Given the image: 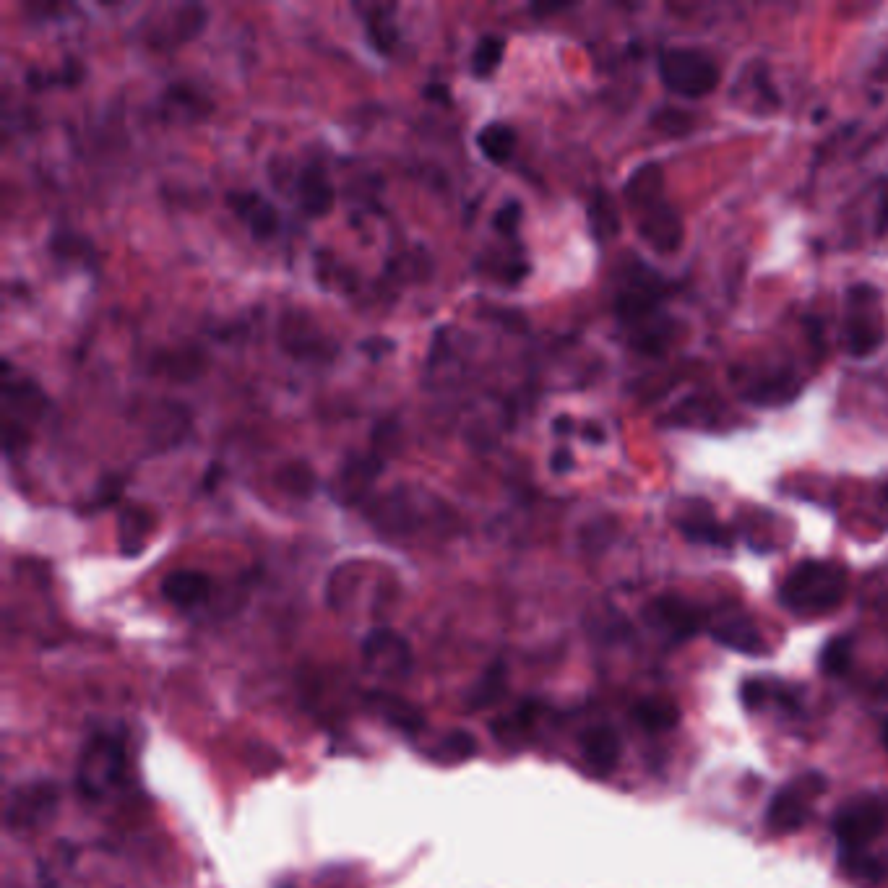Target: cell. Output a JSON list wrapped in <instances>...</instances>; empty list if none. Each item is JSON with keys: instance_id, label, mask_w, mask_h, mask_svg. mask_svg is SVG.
Segmentation results:
<instances>
[{"instance_id": "cell-14", "label": "cell", "mask_w": 888, "mask_h": 888, "mask_svg": "<svg viewBox=\"0 0 888 888\" xmlns=\"http://www.w3.org/2000/svg\"><path fill=\"white\" fill-rule=\"evenodd\" d=\"M646 618H649V623L672 633L675 639H688L704 625V610L688 602V599L665 594V597H657L652 605L646 607Z\"/></svg>"}, {"instance_id": "cell-27", "label": "cell", "mask_w": 888, "mask_h": 888, "mask_svg": "<svg viewBox=\"0 0 888 888\" xmlns=\"http://www.w3.org/2000/svg\"><path fill=\"white\" fill-rule=\"evenodd\" d=\"M633 719L649 732H667L680 722V709L667 698H641L633 706Z\"/></svg>"}, {"instance_id": "cell-22", "label": "cell", "mask_w": 888, "mask_h": 888, "mask_svg": "<svg viewBox=\"0 0 888 888\" xmlns=\"http://www.w3.org/2000/svg\"><path fill=\"white\" fill-rule=\"evenodd\" d=\"M797 391H800V383L795 381V375L764 373L745 389V399L753 404H764V407H777V404L792 402Z\"/></svg>"}, {"instance_id": "cell-26", "label": "cell", "mask_w": 888, "mask_h": 888, "mask_svg": "<svg viewBox=\"0 0 888 888\" xmlns=\"http://www.w3.org/2000/svg\"><path fill=\"white\" fill-rule=\"evenodd\" d=\"M506 683H508V670H506V662L503 659H495L493 665L487 667L482 672V678L477 680L472 691L467 696V709L469 711H480L487 709V706H493L503 693H506Z\"/></svg>"}, {"instance_id": "cell-39", "label": "cell", "mask_w": 888, "mask_h": 888, "mask_svg": "<svg viewBox=\"0 0 888 888\" xmlns=\"http://www.w3.org/2000/svg\"><path fill=\"white\" fill-rule=\"evenodd\" d=\"M573 467V461H571V454H568V451H558V454H555V459H553V469L555 472H568V469Z\"/></svg>"}, {"instance_id": "cell-28", "label": "cell", "mask_w": 888, "mask_h": 888, "mask_svg": "<svg viewBox=\"0 0 888 888\" xmlns=\"http://www.w3.org/2000/svg\"><path fill=\"white\" fill-rule=\"evenodd\" d=\"M152 529V514L141 506L125 508L120 514V547L125 555H139Z\"/></svg>"}, {"instance_id": "cell-37", "label": "cell", "mask_w": 888, "mask_h": 888, "mask_svg": "<svg viewBox=\"0 0 888 888\" xmlns=\"http://www.w3.org/2000/svg\"><path fill=\"white\" fill-rule=\"evenodd\" d=\"M875 232L888 237V180L883 183L881 196H878V211H875Z\"/></svg>"}, {"instance_id": "cell-20", "label": "cell", "mask_w": 888, "mask_h": 888, "mask_svg": "<svg viewBox=\"0 0 888 888\" xmlns=\"http://www.w3.org/2000/svg\"><path fill=\"white\" fill-rule=\"evenodd\" d=\"M711 636L727 649L743 654H761L764 652V639L756 625L750 623L743 615H727L719 623L711 625Z\"/></svg>"}, {"instance_id": "cell-36", "label": "cell", "mask_w": 888, "mask_h": 888, "mask_svg": "<svg viewBox=\"0 0 888 888\" xmlns=\"http://www.w3.org/2000/svg\"><path fill=\"white\" fill-rule=\"evenodd\" d=\"M519 222H521V204H519V201H506V204H503L498 211H495V217H493L495 230L503 232V235H514L516 227H519Z\"/></svg>"}, {"instance_id": "cell-31", "label": "cell", "mask_w": 888, "mask_h": 888, "mask_svg": "<svg viewBox=\"0 0 888 888\" xmlns=\"http://www.w3.org/2000/svg\"><path fill=\"white\" fill-rule=\"evenodd\" d=\"M503 53H506V40L500 37V34H485L480 37V42L474 45V53H472V73L474 76H490L495 73V68L500 66V60H503Z\"/></svg>"}, {"instance_id": "cell-34", "label": "cell", "mask_w": 888, "mask_h": 888, "mask_svg": "<svg viewBox=\"0 0 888 888\" xmlns=\"http://www.w3.org/2000/svg\"><path fill=\"white\" fill-rule=\"evenodd\" d=\"M852 662V641L849 639H834L829 644L823 646V654H821V667L829 675H842L844 670L849 667Z\"/></svg>"}, {"instance_id": "cell-3", "label": "cell", "mask_w": 888, "mask_h": 888, "mask_svg": "<svg viewBox=\"0 0 888 888\" xmlns=\"http://www.w3.org/2000/svg\"><path fill=\"white\" fill-rule=\"evenodd\" d=\"M847 594V571L829 560H805L784 579L779 589L782 605L800 615H823L842 605Z\"/></svg>"}, {"instance_id": "cell-11", "label": "cell", "mask_w": 888, "mask_h": 888, "mask_svg": "<svg viewBox=\"0 0 888 888\" xmlns=\"http://www.w3.org/2000/svg\"><path fill=\"white\" fill-rule=\"evenodd\" d=\"M362 659L375 675L399 680L407 678L415 665L409 644L391 628H375L368 633V639L362 641Z\"/></svg>"}, {"instance_id": "cell-1", "label": "cell", "mask_w": 888, "mask_h": 888, "mask_svg": "<svg viewBox=\"0 0 888 888\" xmlns=\"http://www.w3.org/2000/svg\"><path fill=\"white\" fill-rule=\"evenodd\" d=\"M667 287L649 266L636 264L625 277L615 297V316L631 331L633 344L644 352H662L670 339V323L665 321L662 300Z\"/></svg>"}, {"instance_id": "cell-15", "label": "cell", "mask_w": 888, "mask_h": 888, "mask_svg": "<svg viewBox=\"0 0 888 888\" xmlns=\"http://www.w3.org/2000/svg\"><path fill=\"white\" fill-rule=\"evenodd\" d=\"M834 831L844 852H862L865 844L873 842L875 836L883 831V813L873 805L844 810V813L836 816Z\"/></svg>"}, {"instance_id": "cell-2", "label": "cell", "mask_w": 888, "mask_h": 888, "mask_svg": "<svg viewBox=\"0 0 888 888\" xmlns=\"http://www.w3.org/2000/svg\"><path fill=\"white\" fill-rule=\"evenodd\" d=\"M625 198L646 243L659 253H675L683 243V222L665 198L662 167L649 162L633 172L631 180L625 183Z\"/></svg>"}, {"instance_id": "cell-41", "label": "cell", "mask_w": 888, "mask_h": 888, "mask_svg": "<svg viewBox=\"0 0 888 888\" xmlns=\"http://www.w3.org/2000/svg\"><path fill=\"white\" fill-rule=\"evenodd\" d=\"M883 745H886V750H888V724H886V730H883Z\"/></svg>"}, {"instance_id": "cell-10", "label": "cell", "mask_w": 888, "mask_h": 888, "mask_svg": "<svg viewBox=\"0 0 888 888\" xmlns=\"http://www.w3.org/2000/svg\"><path fill=\"white\" fill-rule=\"evenodd\" d=\"M279 344L287 355L308 362H326L336 355V344L331 342L326 331L318 329V323L305 313L287 310L279 321Z\"/></svg>"}, {"instance_id": "cell-12", "label": "cell", "mask_w": 888, "mask_h": 888, "mask_svg": "<svg viewBox=\"0 0 888 888\" xmlns=\"http://www.w3.org/2000/svg\"><path fill=\"white\" fill-rule=\"evenodd\" d=\"M206 24V8L196 3H183V6L170 8L165 19L157 21L152 32H146L144 42L154 50H172V47L185 45L193 40Z\"/></svg>"}, {"instance_id": "cell-18", "label": "cell", "mask_w": 888, "mask_h": 888, "mask_svg": "<svg viewBox=\"0 0 888 888\" xmlns=\"http://www.w3.org/2000/svg\"><path fill=\"white\" fill-rule=\"evenodd\" d=\"M211 592V579L206 573L193 571V568H180V571H172L165 581H162V594L170 605L180 607V610H191V607L201 605Z\"/></svg>"}, {"instance_id": "cell-32", "label": "cell", "mask_w": 888, "mask_h": 888, "mask_svg": "<svg viewBox=\"0 0 888 888\" xmlns=\"http://www.w3.org/2000/svg\"><path fill=\"white\" fill-rule=\"evenodd\" d=\"M162 105H165L167 115H172L175 107H178L180 118L193 120L206 115V105H209V102H206L198 92H193L191 86H170L165 92V99H162Z\"/></svg>"}, {"instance_id": "cell-25", "label": "cell", "mask_w": 888, "mask_h": 888, "mask_svg": "<svg viewBox=\"0 0 888 888\" xmlns=\"http://www.w3.org/2000/svg\"><path fill=\"white\" fill-rule=\"evenodd\" d=\"M477 149L482 157L493 165H506L508 159L514 157L516 149V131L506 123H487L477 133Z\"/></svg>"}, {"instance_id": "cell-29", "label": "cell", "mask_w": 888, "mask_h": 888, "mask_svg": "<svg viewBox=\"0 0 888 888\" xmlns=\"http://www.w3.org/2000/svg\"><path fill=\"white\" fill-rule=\"evenodd\" d=\"M154 370L170 381H193L204 370V357L196 349L188 352H162L154 357Z\"/></svg>"}, {"instance_id": "cell-4", "label": "cell", "mask_w": 888, "mask_h": 888, "mask_svg": "<svg viewBox=\"0 0 888 888\" xmlns=\"http://www.w3.org/2000/svg\"><path fill=\"white\" fill-rule=\"evenodd\" d=\"M128 779V748L120 735L97 732L81 750L76 787L89 803H102Z\"/></svg>"}, {"instance_id": "cell-17", "label": "cell", "mask_w": 888, "mask_h": 888, "mask_svg": "<svg viewBox=\"0 0 888 888\" xmlns=\"http://www.w3.org/2000/svg\"><path fill=\"white\" fill-rule=\"evenodd\" d=\"M365 706H368L373 714L389 722L396 730L407 732V735H415V732L425 730V717L417 706H412L407 698L394 696V693L386 691H368L365 693Z\"/></svg>"}, {"instance_id": "cell-24", "label": "cell", "mask_w": 888, "mask_h": 888, "mask_svg": "<svg viewBox=\"0 0 888 888\" xmlns=\"http://www.w3.org/2000/svg\"><path fill=\"white\" fill-rule=\"evenodd\" d=\"M271 482L277 490H282L284 495H292V498H308L313 490H316V472L310 467L308 461L303 459H290L282 461L274 474H271Z\"/></svg>"}, {"instance_id": "cell-21", "label": "cell", "mask_w": 888, "mask_h": 888, "mask_svg": "<svg viewBox=\"0 0 888 888\" xmlns=\"http://www.w3.org/2000/svg\"><path fill=\"white\" fill-rule=\"evenodd\" d=\"M808 808V797H805V792L797 790V787L777 792V797L771 800L769 808V826L774 831H782V834L797 831L803 826L805 818H808Z\"/></svg>"}, {"instance_id": "cell-35", "label": "cell", "mask_w": 888, "mask_h": 888, "mask_svg": "<svg viewBox=\"0 0 888 888\" xmlns=\"http://www.w3.org/2000/svg\"><path fill=\"white\" fill-rule=\"evenodd\" d=\"M474 753H477V740H474L472 732L454 730L443 737L441 756L448 758V761H467Z\"/></svg>"}, {"instance_id": "cell-6", "label": "cell", "mask_w": 888, "mask_h": 888, "mask_svg": "<svg viewBox=\"0 0 888 888\" xmlns=\"http://www.w3.org/2000/svg\"><path fill=\"white\" fill-rule=\"evenodd\" d=\"M659 76L672 94L683 99H701L719 84L714 58L693 47H670L659 55Z\"/></svg>"}, {"instance_id": "cell-38", "label": "cell", "mask_w": 888, "mask_h": 888, "mask_svg": "<svg viewBox=\"0 0 888 888\" xmlns=\"http://www.w3.org/2000/svg\"><path fill=\"white\" fill-rule=\"evenodd\" d=\"M740 696H743V701L748 706L761 704V701H764V696H766L764 683H761V680H748V683H745L743 688H740Z\"/></svg>"}, {"instance_id": "cell-30", "label": "cell", "mask_w": 888, "mask_h": 888, "mask_svg": "<svg viewBox=\"0 0 888 888\" xmlns=\"http://www.w3.org/2000/svg\"><path fill=\"white\" fill-rule=\"evenodd\" d=\"M365 14V27H368L370 42H373L375 50L381 53H389L396 42V29L391 24V14H394V6H370L368 11L360 8Z\"/></svg>"}, {"instance_id": "cell-19", "label": "cell", "mask_w": 888, "mask_h": 888, "mask_svg": "<svg viewBox=\"0 0 888 888\" xmlns=\"http://www.w3.org/2000/svg\"><path fill=\"white\" fill-rule=\"evenodd\" d=\"M581 753H584V761L592 766V771H597L599 777L610 774L615 766H618L620 758V737L612 727H592L581 735Z\"/></svg>"}, {"instance_id": "cell-16", "label": "cell", "mask_w": 888, "mask_h": 888, "mask_svg": "<svg viewBox=\"0 0 888 888\" xmlns=\"http://www.w3.org/2000/svg\"><path fill=\"white\" fill-rule=\"evenodd\" d=\"M295 198L305 217L321 219L334 209V183L321 165H305L295 180Z\"/></svg>"}, {"instance_id": "cell-5", "label": "cell", "mask_w": 888, "mask_h": 888, "mask_svg": "<svg viewBox=\"0 0 888 888\" xmlns=\"http://www.w3.org/2000/svg\"><path fill=\"white\" fill-rule=\"evenodd\" d=\"M438 498L422 487L399 485L381 498H370L368 519L373 527L389 534H415L438 516Z\"/></svg>"}, {"instance_id": "cell-7", "label": "cell", "mask_w": 888, "mask_h": 888, "mask_svg": "<svg viewBox=\"0 0 888 888\" xmlns=\"http://www.w3.org/2000/svg\"><path fill=\"white\" fill-rule=\"evenodd\" d=\"M881 292L870 284H855L847 292L844 342L852 357H870L883 344V323L878 316Z\"/></svg>"}, {"instance_id": "cell-40", "label": "cell", "mask_w": 888, "mask_h": 888, "mask_svg": "<svg viewBox=\"0 0 888 888\" xmlns=\"http://www.w3.org/2000/svg\"><path fill=\"white\" fill-rule=\"evenodd\" d=\"M428 97H443V99H448V94H446V89H443V86H430L428 92Z\"/></svg>"}, {"instance_id": "cell-8", "label": "cell", "mask_w": 888, "mask_h": 888, "mask_svg": "<svg viewBox=\"0 0 888 888\" xmlns=\"http://www.w3.org/2000/svg\"><path fill=\"white\" fill-rule=\"evenodd\" d=\"M58 805L60 790L50 779L19 784L6 800V826L11 831L40 829L58 813Z\"/></svg>"}, {"instance_id": "cell-33", "label": "cell", "mask_w": 888, "mask_h": 888, "mask_svg": "<svg viewBox=\"0 0 888 888\" xmlns=\"http://www.w3.org/2000/svg\"><path fill=\"white\" fill-rule=\"evenodd\" d=\"M589 219H592V232L597 235V240H610L612 235H618V227H620V219H618V209L612 204V198L607 193H599L594 198L592 211H589Z\"/></svg>"}, {"instance_id": "cell-13", "label": "cell", "mask_w": 888, "mask_h": 888, "mask_svg": "<svg viewBox=\"0 0 888 888\" xmlns=\"http://www.w3.org/2000/svg\"><path fill=\"white\" fill-rule=\"evenodd\" d=\"M227 206L256 240H271L282 227L277 206L258 191H230L227 193Z\"/></svg>"}, {"instance_id": "cell-9", "label": "cell", "mask_w": 888, "mask_h": 888, "mask_svg": "<svg viewBox=\"0 0 888 888\" xmlns=\"http://www.w3.org/2000/svg\"><path fill=\"white\" fill-rule=\"evenodd\" d=\"M386 469V459L381 451H355L342 461V467L336 469L334 480H331V495L339 500L342 506H355L362 500L370 498L375 480L381 477Z\"/></svg>"}, {"instance_id": "cell-23", "label": "cell", "mask_w": 888, "mask_h": 888, "mask_svg": "<svg viewBox=\"0 0 888 888\" xmlns=\"http://www.w3.org/2000/svg\"><path fill=\"white\" fill-rule=\"evenodd\" d=\"M678 527L688 540L701 542V545H722V547L730 545V534H727V529L719 527V521L711 516L709 506H704V503L693 508V511H688V514L680 516Z\"/></svg>"}]
</instances>
